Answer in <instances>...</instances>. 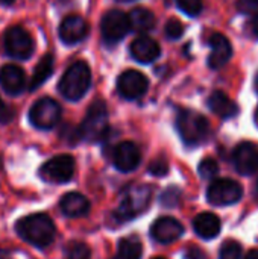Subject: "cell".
Returning <instances> with one entry per match:
<instances>
[{"label": "cell", "mask_w": 258, "mask_h": 259, "mask_svg": "<svg viewBox=\"0 0 258 259\" xmlns=\"http://www.w3.org/2000/svg\"><path fill=\"white\" fill-rule=\"evenodd\" d=\"M14 229L23 241L36 249L49 247L56 237L55 223L44 212H35L18 219Z\"/></svg>", "instance_id": "cell-1"}, {"label": "cell", "mask_w": 258, "mask_h": 259, "mask_svg": "<svg viewBox=\"0 0 258 259\" xmlns=\"http://www.w3.org/2000/svg\"><path fill=\"white\" fill-rule=\"evenodd\" d=\"M90 85H91V70L88 64L84 61H76L62 74L58 90L62 97L76 102L85 96Z\"/></svg>", "instance_id": "cell-2"}, {"label": "cell", "mask_w": 258, "mask_h": 259, "mask_svg": "<svg viewBox=\"0 0 258 259\" xmlns=\"http://www.w3.org/2000/svg\"><path fill=\"white\" fill-rule=\"evenodd\" d=\"M81 140H87L90 143L102 141L108 135V109L103 100H94L87 111V115L82 124L78 127Z\"/></svg>", "instance_id": "cell-3"}, {"label": "cell", "mask_w": 258, "mask_h": 259, "mask_svg": "<svg viewBox=\"0 0 258 259\" xmlns=\"http://www.w3.org/2000/svg\"><path fill=\"white\" fill-rule=\"evenodd\" d=\"M176 127L182 141L189 146H199L208 138L210 123L208 120L195 111L182 109L176 118Z\"/></svg>", "instance_id": "cell-4"}, {"label": "cell", "mask_w": 258, "mask_h": 259, "mask_svg": "<svg viewBox=\"0 0 258 259\" xmlns=\"http://www.w3.org/2000/svg\"><path fill=\"white\" fill-rule=\"evenodd\" d=\"M61 120V106L56 100L50 97H43L36 100L29 109V121L33 127L40 131L53 129Z\"/></svg>", "instance_id": "cell-5"}, {"label": "cell", "mask_w": 258, "mask_h": 259, "mask_svg": "<svg viewBox=\"0 0 258 259\" xmlns=\"http://www.w3.org/2000/svg\"><path fill=\"white\" fill-rule=\"evenodd\" d=\"M3 46H5V52L14 58V59H20V61H26L33 55V38L30 36V33L21 27V26H11L3 36Z\"/></svg>", "instance_id": "cell-6"}, {"label": "cell", "mask_w": 258, "mask_h": 259, "mask_svg": "<svg viewBox=\"0 0 258 259\" xmlns=\"http://www.w3.org/2000/svg\"><path fill=\"white\" fill-rule=\"evenodd\" d=\"M75 175V159L70 155H58L46 161L40 170L38 176L49 184H67Z\"/></svg>", "instance_id": "cell-7"}, {"label": "cell", "mask_w": 258, "mask_h": 259, "mask_svg": "<svg viewBox=\"0 0 258 259\" xmlns=\"http://www.w3.org/2000/svg\"><path fill=\"white\" fill-rule=\"evenodd\" d=\"M149 200H151V188L149 187H146V185L132 187L123 196V200H122L119 209L116 211V217L123 222L131 220L135 215L141 214L148 208Z\"/></svg>", "instance_id": "cell-8"}, {"label": "cell", "mask_w": 258, "mask_h": 259, "mask_svg": "<svg viewBox=\"0 0 258 259\" xmlns=\"http://www.w3.org/2000/svg\"><path fill=\"white\" fill-rule=\"evenodd\" d=\"M243 196L240 184L231 179H217L214 181L207 191V199L211 205L228 206L237 203Z\"/></svg>", "instance_id": "cell-9"}, {"label": "cell", "mask_w": 258, "mask_h": 259, "mask_svg": "<svg viewBox=\"0 0 258 259\" xmlns=\"http://www.w3.org/2000/svg\"><path fill=\"white\" fill-rule=\"evenodd\" d=\"M100 30H102V36L106 42H111V44L119 42L131 30L129 15H126L125 12H122L119 9L108 11L102 18Z\"/></svg>", "instance_id": "cell-10"}, {"label": "cell", "mask_w": 258, "mask_h": 259, "mask_svg": "<svg viewBox=\"0 0 258 259\" xmlns=\"http://www.w3.org/2000/svg\"><path fill=\"white\" fill-rule=\"evenodd\" d=\"M149 88L148 77L138 70H126L117 79V91L123 99L135 100L146 94Z\"/></svg>", "instance_id": "cell-11"}, {"label": "cell", "mask_w": 258, "mask_h": 259, "mask_svg": "<svg viewBox=\"0 0 258 259\" xmlns=\"http://www.w3.org/2000/svg\"><path fill=\"white\" fill-rule=\"evenodd\" d=\"M140 161H141L140 149L132 141L119 143L113 149V164L122 173L134 171L138 167Z\"/></svg>", "instance_id": "cell-12"}, {"label": "cell", "mask_w": 258, "mask_h": 259, "mask_svg": "<svg viewBox=\"0 0 258 259\" xmlns=\"http://www.w3.org/2000/svg\"><path fill=\"white\" fill-rule=\"evenodd\" d=\"M236 170L243 176H251L258 170V147L254 143H240L233 153Z\"/></svg>", "instance_id": "cell-13"}, {"label": "cell", "mask_w": 258, "mask_h": 259, "mask_svg": "<svg viewBox=\"0 0 258 259\" xmlns=\"http://www.w3.org/2000/svg\"><path fill=\"white\" fill-rule=\"evenodd\" d=\"M88 35V24L79 15H68L59 24V38L64 44L73 46L85 39Z\"/></svg>", "instance_id": "cell-14"}, {"label": "cell", "mask_w": 258, "mask_h": 259, "mask_svg": "<svg viewBox=\"0 0 258 259\" xmlns=\"http://www.w3.org/2000/svg\"><path fill=\"white\" fill-rule=\"evenodd\" d=\"M184 228L182 225L173 219V217H161L155 220V223L151 228V235L157 243L161 244H170L182 235Z\"/></svg>", "instance_id": "cell-15"}, {"label": "cell", "mask_w": 258, "mask_h": 259, "mask_svg": "<svg viewBox=\"0 0 258 259\" xmlns=\"http://www.w3.org/2000/svg\"><path fill=\"white\" fill-rule=\"evenodd\" d=\"M0 85L9 96H18L26 88V76L23 68L14 64L3 65L0 68Z\"/></svg>", "instance_id": "cell-16"}, {"label": "cell", "mask_w": 258, "mask_h": 259, "mask_svg": "<svg viewBox=\"0 0 258 259\" xmlns=\"http://www.w3.org/2000/svg\"><path fill=\"white\" fill-rule=\"evenodd\" d=\"M210 47H211V53L208 56V65L214 70L224 67L233 56L231 42L222 33H213L211 35Z\"/></svg>", "instance_id": "cell-17"}, {"label": "cell", "mask_w": 258, "mask_h": 259, "mask_svg": "<svg viewBox=\"0 0 258 259\" xmlns=\"http://www.w3.org/2000/svg\"><path fill=\"white\" fill-rule=\"evenodd\" d=\"M131 55L135 61L141 64H149V62H154L161 55V49H160V44L154 38L143 35L132 41Z\"/></svg>", "instance_id": "cell-18"}, {"label": "cell", "mask_w": 258, "mask_h": 259, "mask_svg": "<svg viewBox=\"0 0 258 259\" xmlns=\"http://www.w3.org/2000/svg\"><path fill=\"white\" fill-rule=\"evenodd\" d=\"M59 208L65 217L78 219L84 217L90 211V202L81 193H67L59 200Z\"/></svg>", "instance_id": "cell-19"}, {"label": "cell", "mask_w": 258, "mask_h": 259, "mask_svg": "<svg viewBox=\"0 0 258 259\" xmlns=\"http://www.w3.org/2000/svg\"><path fill=\"white\" fill-rule=\"evenodd\" d=\"M193 228L195 232L204 238V240H213L216 238L220 231H222V223L219 217L213 212H201L195 220H193Z\"/></svg>", "instance_id": "cell-20"}, {"label": "cell", "mask_w": 258, "mask_h": 259, "mask_svg": "<svg viewBox=\"0 0 258 259\" xmlns=\"http://www.w3.org/2000/svg\"><path fill=\"white\" fill-rule=\"evenodd\" d=\"M208 106L220 118H231V117L237 115V112H239L237 103L234 100H231L230 96L224 91L211 93V96L208 99Z\"/></svg>", "instance_id": "cell-21"}, {"label": "cell", "mask_w": 258, "mask_h": 259, "mask_svg": "<svg viewBox=\"0 0 258 259\" xmlns=\"http://www.w3.org/2000/svg\"><path fill=\"white\" fill-rule=\"evenodd\" d=\"M52 73H53V56L50 53H47L38 61V64L33 70V74L30 77V82H29V90L33 91V90L40 88L52 76Z\"/></svg>", "instance_id": "cell-22"}, {"label": "cell", "mask_w": 258, "mask_h": 259, "mask_svg": "<svg viewBox=\"0 0 258 259\" xmlns=\"http://www.w3.org/2000/svg\"><path fill=\"white\" fill-rule=\"evenodd\" d=\"M129 21H131V29L137 32H148L155 27V15L152 11L146 8H134L129 14Z\"/></svg>", "instance_id": "cell-23"}, {"label": "cell", "mask_w": 258, "mask_h": 259, "mask_svg": "<svg viewBox=\"0 0 258 259\" xmlns=\"http://www.w3.org/2000/svg\"><path fill=\"white\" fill-rule=\"evenodd\" d=\"M141 253H143V246H141V241L131 235V237H126L123 240H120L119 243V256L123 259H140L141 258Z\"/></svg>", "instance_id": "cell-24"}, {"label": "cell", "mask_w": 258, "mask_h": 259, "mask_svg": "<svg viewBox=\"0 0 258 259\" xmlns=\"http://www.w3.org/2000/svg\"><path fill=\"white\" fill-rule=\"evenodd\" d=\"M65 259H90L91 250L82 241H70L65 246Z\"/></svg>", "instance_id": "cell-25"}, {"label": "cell", "mask_w": 258, "mask_h": 259, "mask_svg": "<svg viewBox=\"0 0 258 259\" xmlns=\"http://www.w3.org/2000/svg\"><path fill=\"white\" fill-rule=\"evenodd\" d=\"M219 259H242V246L234 240H228L220 246Z\"/></svg>", "instance_id": "cell-26"}, {"label": "cell", "mask_w": 258, "mask_h": 259, "mask_svg": "<svg viewBox=\"0 0 258 259\" xmlns=\"http://www.w3.org/2000/svg\"><path fill=\"white\" fill-rule=\"evenodd\" d=\"M198 170H199V175H201L202 179H211V178H214L217 175L219 165L213 158H205V159L201 161Z\"/></svg>", "instance_id": "cell-27"}, {"label": "cell", "mask_w": 258, "mask_h": 259, "mask_svg": "<svg viewBox=\"0 0 258 259\" xmlns=\"http://www.w3.org/2000/svg\"><path fill=\"white\" fill-rule=\"evenodd\" d=\"M176 5L190 17H196L202 11V0H176Z\"/></svg>", "instance_id": "cell-28"}, {"label": "cell", "mask_w": 258, "mask_h": 259, "mask_svg": "<svg viewBox=\"0 0 258 259\" xmlns=\"http://www.w3.org/2000/svg\"><path fill=\"white\" fill-rule=\"evenodd\" d=\"M164 32H166L167 38H170V39H178V38L182 35L184 27H182V24H181V21H179V20L172 18V20H169V21L166 23V29H164Z\"/></svg>", "instance_id": "cell-29"}, {"label": "cell", "mask_w": 258, "mask_h": 259, "mask_svg": "<svg viewBox=\"0 0 258 259\" xmlns=\"http://www.w3.org/2000/svg\"><path fill=\"white\" fill-rule=\"evenodd\" d=\"M149 171H151L154 176H164V175H167V171H169V165H167L166 159L160 158V159H155V161L151 162Z\"/></svg>", "instance_id": "cell-30"}, {"label": "cell", "mask_w": 258, "mask_h": 259, "mask_svg": "<svg viewBox=\"0 0 258 259\" xmlns=\"http://www.w3.org/2000/svg\"><path fill=\"white\" fill-rule=\"evenodd\" d=\"M15 112L12 111V108H9L2 99H0V123L2 124H8L14 120Z\"/></svg>", "instance_id": "cell-31"}, {"label": "cell", "mask_w": 258, "mask_h": 259, "mask_svg": "<svg viewBox=\"0 0 258 259\" xmlns=\"http://www.w3.org/2000/svg\"><path fill=\"white\" fill-rule=\"evenodd\" d=\"M237 6L242 12H254L258 9V0H239Z\"/></svg>", "instance_id": "cell-32"}, {"label": "cell", "mask_w": 258, "mask_h": 259, "mask_svg": "<svg viewBox=\"0 0 258 259\" xmlns=\"http://www.w3.org/2000/svg\"><path fill=\"white\" fill-rule=\"evenodd\" d=\"M187 259H202L204 258V255H202V252L199 250V249H190L189 252H187Z\"/></svg>", "instance_id": "cell-33"}, {"label": "cell", "mask_w": 258, "mask_h": 259, "mask_svg": "<svg viewBox=\"0 0 258 259\" xmlns=\"http://www.w3.org/2000/svg\"><path fill=\"white\" fill-rule=\"evenodd\" d=\"M251 27H252V32L258 36V14L252 18V23H251Z\"/></svg>", "instance_id": "cell-34"}, {"label": "cell", "mask_w": 258, "mask_h": 259, "mask_svg": "<svg viewBox=\"0 0 258 259\" xmlns=\"http://www.w3.org/2000/svg\"><path fill=\"white\" fill-rule=\"evenodd\" d=\"M245 259H258V249L248 252V253H246V256H245Z\"/></svg>", "instance_id": "cell-35"}, {"label": "cell", "mask_w": 258, "mask_h": 259, "mask_svg": "<svg viewBox=\"0 0 258 259\" xmlns=\"http://www.w3.org/2000/svg\"><path fill=\"white\" fill-rule=\"evenodd\" d=\"M17 0H0V5H3V6H11V5H14Z\"/></svg>", "instance_id": "cell-36"}, {"label": "cell", "mask_w": 258, "mask_h": 259, "mask_svg": "<svg viewBox=\"0 0 258 259\" xmlns=\"http://www.w3.org/2000/svg\"><path fill=\"white\" fill-rule=\"evenodd\" d=\"M255 87H257V91H258V74H257V77H255Z\"/></svg>", "instance_id": "cell-37"}, {"label": "cell", "mask_w": 258, "mask_h": 259, "mask_svg": "<svg viewBox=\"0 0 258 259\" xmlns=\"http://www.w3.org/2000/svg\"><path fill=\"white\" fill-rule=\"evenodd\" d=\"M152 259H166V258H163V256H155V258H152Z\"/></svg>", "instance_id": "cell-38"}, {"label": "cell", "mask_w": 258, "mask_h": 259, "mask_svg": "<svg viewBox=\"0 0 258 259\" xmlns=\"http://www.w3.org/2000/svg\"><path fill=\"white\" fill-rule=\"evenodd\" d=\"M2 164H3V162H2V156H0V170H2Z\"/></svg>", "instance_id": "cell-39"}, {"label": "cell", "mask_w": 258, "mask_h": 259, "mask_svg": "<svg viewBox=\"0 0 258 259\" xmlns=\"http://www.w3.org/2000/svg\"><path fill=\"white\" fill-rule=\"evenodd\" d=\"M117 2H132V0H117Z\"/></svg>", "instance_id": "cell-40"}, {"label": "cell", "mask_w": 258, "mask_h": 259, "mask_svg": "<svg viewBox=\"0 0 258 259\" xmlns=\"http://www.w3.org/2000/svg\"><path fill=\"white\" fill-rule=\"evenodd\" d=\"M113 259H123V258H120V256H119V255H117V256H116V258H113Z\"/></svg>", "instance_id": "cell-41"}, {"label": "cell", "mask_w": 258, "mask_h": 259, "mask_svg": "<svg viewBox=\"0 0 258 259\" xmlns=\"http://www.w3.org/2000/svg\"><path fill=\"white\" fill-rule=\"evenodd\" d=\"M257 188H258V184H257Z\"/></svg>", "instance_id": "cell-42"}, {"label": "cell", "mask_w": 258, "mask_h": 259, "mask_svg": "<svg viewBox=\"0 0 258 259\" xmlns=\"http://www.w3.org/2000/svg\"><path fill=\"white\" fill-rule=\"evenodd\" d=\"M257 117H258V112H257Z\"/></svg>", "instance_id": "cell-43"}]
</instances>
